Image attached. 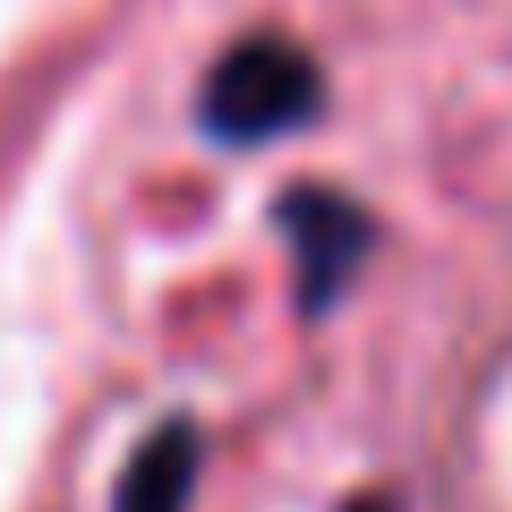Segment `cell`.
I'll return each instance as SVG.
<instances>
[{"mask_svg":"<svg viewBox=\"0 0 512 512\" xmlns=\"http://www.w3.org/2000/svg\"><path fill=\"white\" fill-rule=\"evenodd\" d=\"M316 103H325L316 60L299 43H282V35H248V43H231L214 60L197 111H205V137H222V146H265L282 128H308Z\"/></svg>","mask_w":512,"mask_h":512,"instance_id":"cell-1","label":"cell"},{"mask_svg":"<svg viewBox=\"0 0 512 512\" xmlns=\"http://www.w3.org/2000/svg\"><path fill=\"white\" fill-rule=\"evenodd\" d=\"M282 239L299 256V316H325L333 299L350 291L359 256L376 248V222L367 205H350L342 188H291L282 197Z\"/></svg>","mask_w":512,"mask_h":512,"instance_id":"cell-2","label":"cell"},{"mask_svg":"<svg viewBox=\"0 0 512 512\" xmlns=\"http://www.w3.org/2000/svg\"><path fill=\"white\" fill-rule=\"evenodd\" d=\"M197 461H205V436L188 419H163L137 453H128L120 487H111V512H188V495H197Z\"/></svg>","mask_w":512,"mask_h":512,"instance_id":"cell-3","label":"cell"},{"mask_svg":"<svg viewBox=\"0 0 512 512\" xmlns=\"http://www.w3.org/2000/svg\"><path fill=\"white\" fill-rule=\"evenodd\" d=\"M342 512H402V504H393V495H350Z\"/></svg>","mask_w":512,"mask_h":512,"instance_id":"cell-4","label":"cell"}]
</instances>
